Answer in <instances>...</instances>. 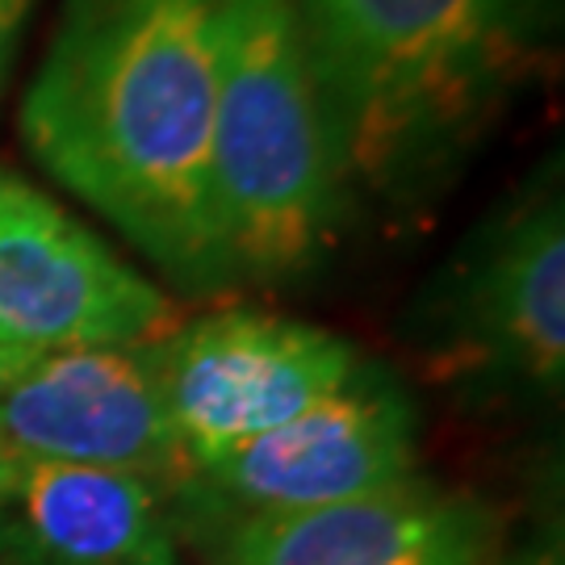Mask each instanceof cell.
Listing matches in <instances>:
<instances>
[{
	"instance_id": "cell-1",
	"label": "cell",
	"mask_w": 565,
	"mask_h": 565,
	"mask_svg": "<svg viewBox=\"0 0 565 565\" xmlns=\"http://www.w3.org/2000/svg\"><path fill=\"white\" fill-rule=\"evenodd\" d=\"M226 0H63L18 130L46 177L181 294H226L210 135Z\"/></svg>"
},
{
	"instance_id": "cell-2",
	"label": "cell",
	"mask_w": 565,
	"mask_h": 565,
	"mask_svg": "<svg viewBox=\"0 0 565 565\" xmlns=\"http://www.w3.org/2000/svg\"><path fill=\"white\" fill-rule=\"evenodd\" d=\"M348 198L415 202L478 139L553 0H294Z\"/></svg>"
},
{
	"instance_id": "cell-3",
	"label": "cell",
	"mask_w": 565,
	"mask_h": 565,
	"mask_svg": "<svg viewBox=\"0 0 565 565\" xmlns=\"http://www.w3.org/2000/svg\"><path fill=\"white\" fill-rule=\"evenodd\" d=\"M294 0H226L210 135V226L231 289L310 277L348 223Z\"/></svg>"
},
{
	"instance_id": "cell-4",
	"label": "cell",
	"mask_w": 565,
	"mask_h": 565,
	"mask_svg": "<svg viewBox=\"0 0 565 565\" xmlns=\"http://www.w3.org/2000/svg\"><path fill=\"white\" fill-rule=\"evenodd\" d=\"M361 373V352L327 327L273 310H210L156 340L168 427L193 465L298 419Z\"/></svg>"
},
{
	"instance_id": "cell-5",
	"label": "cell",
	"mask_w": 565,
	"mask_h": 565,
	"mask_svg": "<svg viewBox=\"0 0 565 565\" xmlns=\"http://www.w3.org/2000/svg\"><path fill=\"white\" fill-rule=\"evenodd\" d=\"M415 465L419 411L403 385L361 364L352 382L298 419L193 465L177 494L202 511H226L235 524L364 499L415 478Z\"/></svg>"
},
{
	"instance_id": "cell-6",
	"label": "cell",
	"mask_w": 565,
	"mask_h": 565,
	"mask_svg": "<svg viewBox=\"0 0 565 565\" xmlns=\"http://www.w3.org/2000/svg\"><path fill=\"white\" fill-rule=\"evenodd\" d=\"M448 373L507 394L557 398L565 382V202L532 184L469 247L436 306Z\"/></svg>"
},
{
	"instance_id": "cell-7",
	"label": "cell",
	"mask_w": 565,
	"mask_h": 565,
	"mask_svg": "<svg viewBox=\"0 0 565 565\" xmlns=\"http://www.w3.org/2000/svg\"><path fill=\"white\" fill-rule=\"evenodd\" d=\"M177 302L42 189L0 168V352L156 343Z\"/></svg>"
},
{
	"instance_id": "cell-8",
	"label": "cell",
	"mask_w": 565,
	"mask_h": 565,
	"mask_svg": "<svg viewBox=\"0 0 565 565\" xmlns=\"http://www.w3.org/2000/svg\"><path fill=\"white\" fill-rule=\"evenodd\" d=\"M21 465H114L177 490L156 343L0 352V473Z\"/></svg>"
},
{
	"instance_id": "cell-9",
	"label": "cell",
	"mask_w": 565,
	"mask_h": 565,
	"mask_svg": "<svg viewBox=\"0 0 565 565\" xmlns=\"http://www.w3.org/2000/svg\"><path fill=\"white\" fill-rule=\"evenodd\" d=\"M223 565H503L494 511L461 490L406 482L226 532Z\"/></svg>"
},
{
	"instance_id": "cell-10",
	"label": "cell",
	"mask_w": 565,
	"mask_h": 565,
	"mask_svg": "<svg viewBox=\"0 0 565 565\" xmlns=\"http://www.w3.org/2000/svg\"><path fill=\"white\" fill-rule=\"evenodd\" d=\"M0 565H184L168 486L114 465L0 473Z\"/></svg>"
},
{
	"instance_id": "cell-11",
	"label": "cell",
	"mask_w": 565,
	"mask_h": 565,
	"mask_svg": "<svg viewBox=\"0 0 565 565\" xmlns=\"http://www.w3.org/2000/svg\"><path fill=\"white\" fill-rule=\"evenodd\" d=\"M39 0H0V97H4V81H9V67L21 46V34L34 18Z\"/></svg>"
},
{
	"instance_id": "cell-12",
	"label": "cell",
	"mask_w": 565,
	"mask_h": 565,
	"mask_svg": "<svg viewBox=\"0 0 565 565\" xmlns=\"http://www.w3.org/2000/svg\"><path fill=\"white\" fill-rule=\"evenodd\" d=\"M515 565H562V545L553 541V545H536V548H527L524 557Z\"/></svg>"
}]
</instances>
